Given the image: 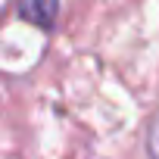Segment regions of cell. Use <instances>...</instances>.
I'll list each match as a JSON object with an SVG mask.
<instances>
[{
  "mask_svg": "<svg viewBox=\"0 0 159 159\" xmlns=\"http://www.w3.org/2000/svg\"><path fill=\"white\" fill-rule=\"evenodd\" d=\"M143 156L147 159H159V112L147 122V131H143Z\"/></svg>",
  "mask_w": 159,
  "mask_h": 159,
  "instance_id": "2",
  "label": "cell"
},
{
  "mask_svg": "<svg viewBox=\"0 0 159 159\" xmlns=\"http://www.w3.org/2000/svg\"><path fill=\"white\" fill-rule=\"evenodd\" d=\"M59 0H16V13L22 22L41 28V31H53L56 19H59Z\"/></svg>",
  "mask_w": 159,
  "mask_h": 159,
  "instance_id": "1",
  "label": "cell"
}]
</instances>
